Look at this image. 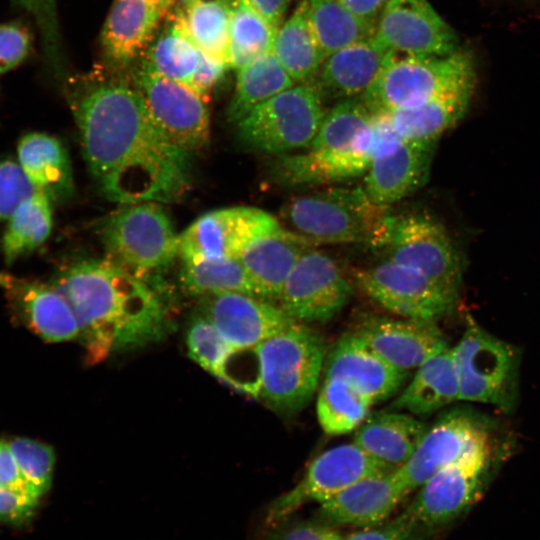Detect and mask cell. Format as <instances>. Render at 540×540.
I'll list each match as a JSON object with an SVG mask.
<instances>
[{"instance_id": "cell-49", "label": "cell", "mask_w": 540, "mask_h": 540, "mask_svg": "<svg viewBox=\"0 0 540 540\" xmlns=\"http://www.w3.org/2000/svg\"><path fill=\"white\" fill-rule=\"evenodd\" d=\"M333 528L318 523L304 522L285 531L278 540H342Z\"/></svg>"}, {"instance_id": "cell-2", "label": "cell", "mask_w": 540, "mask_h": 540, "mask_svg": "<svg viewBox=\"0 0 540 540\" xmlns=\"http://www.w3.org/2000/svg\"><path fill=\"white\" fill-rule=\"evenodd\" d=\"M51 285L77 318L90 364L112 352L156 342L172 328L166 306L155 290L113 260L69 265L56 274Z\"/></svg>"}, {"instance_id": "cell-5", "label": "cell", "mask_w": 540, "mask_h": 540, "mask_svg": "<svg viewBox=\"0 0 540 540\" xmlns=\"http://www.w3.org/2000/svg\"><path fill=\"white\" fill-rule=\"evenodd\" d=\"M474 71L467 49L446 56L391 52L361 99L371 113H392L420 105Z\"/></svg>"}, {"instance_id": "cell-53", "label": "cell", "mask_w": 540, "mask_h": 540, "mask_svg": "<svg viewBox=\"0 0 540 540\" xmlns=\"http://www.w3.org/2000/svg\"><path fill=\"white\" fill-rule=\"evenodd\" d=\"M160 8L167 16L186 0H149Z\"/></svg>"}, {"instance_id": "cell-13", "label": "cell", "mask_w": 540, "mask_h": 540, "mask_svg": "<svg viewBox=\"0 0 540 540\" xmlns=\"http://www.w3.org/2000/svg\"><path fill=\"white\" fill-rule=\"evenodd\" d=\"M352 293L335 260L311 248L291 271L278 303L297 322H325L343 309Z\"/></svg>"}, {"instance_id": "cell-12", "label": "cell", "mask_w": 540, "mask_h": 540, "mask_svg": "<svg viewBox=\"0 0 540 540\" xmlns=\"http://www.w3.org/2000/svg\"><path fill=\"white\" fill-rule=\"evenodd\" d=\"M133 87L155 124L172 142L189 153L206 144L209 112L205 99L195 91L142 66L133 74Z\"/></svg>"}, {"instance_id": "cell-20", "label": "cell", "mask_w": 540, "mask_h": 540, "mask_svg": "<svg viewBox=\"0 0 540 540\" xmlns=\"http://www.w3.org/2000/svg\"><path fill=\"white\" fill-rule=\"evenodd\" d=\"M392 367L408 372L449 349L435 320L390 317L367 319L355 333Z\"/></svg>"}, {"instance_id": "cell-14", "label": "cell", "mask_w": 540, "mask_h": 540, "mask_svg": "<svg viewBox=\"0 0 540 540\" xmlns=\"http://www.w3.org/2000/svg\"><path fill=\"white\" fill-rule=\"evenodd\" d=\"M280 227L276 218L254 207L213 210L179 235L178 255L188 263L238 258L251 240Z\"/></svg>"}, {"instance_id": "cell-41", "label": "cell", "mask_w": 540, "mask_h": 540, "mask_svg": "<svg viewBox=\"0 0 540 540\" xmlns=\"http://www.w3.org/2000/svg\"><path fill=\"white\" fill-rule=\"evenodd\" d=\"M185 339L189 357L219 377L234 348L224 340L213 322L200 309L190 318Z\"/></svg>"}, {"instance_id": "cell-50", "label": "cell", "mask_w": 540, "mask_h": 540, "mask_svg": "<svg viewBox=\"0 0 540 540\" xmlns=\"http://www.w3.org/2000/svg\"><path fill=\"white\" fill-rule=\"evenodd\" d=\"M258 13L273 27L278 29L289 6L290 0H241Z\"/></svg>"}, {"instance_id": "cell-21", "label": "cell", "mask_w": 540, "mask_h": 540, "mask_svg": "<svg viewBox=\"0 0 540 540\" xmlns=\"http://www.w3.org/2000/svg\"><path fill=\"white\" fill-rule=\"evenodd\" d=\"M0 287L12 312L43 340L56 343L80 336L73 310L52 285L0 272Z\"/></svg>"}, {"instance_id": "cell-37", "label": "cell", "mask_w": 540, "mask_h": 540, "mask_svg": "<svg viewBox=\"0 0 540 540\" xmlns=\"http://www.w3.org/2000/svg\"><path fill=\"white\" fill-rule=\"evenodd\" d=\"M52 229L50 198L36 191L15 210L9 218L2 238V252L6 264L30 253L43 244Z\"/></svg>"}, {"instance_id": "cell-36", "label": "cell", "mask_w": 540, "mask_h": 540, "mask_svg": "<svg viewBox=\"0 0 540 540\" xmlns=\"http://www.w3.org/2000/svg\"><path fill=\"white\" fill-rule=\"evenodd\" d=\"M180 282L193 296L238 292L265 299L261 288L238 258L184 262Z\"/></svg>"}, {"instance_id": "cell-46", "label": "cell", "mask_w": 540, "mask_h": 540, "mask_svg": "<svg viewBox=\"0 0 540 540\" xmlns=\"http://www.w3.org/2000/svg\"><path fill=\"white\" fill-rule=\"evenodd\" d=\"M38 501L0 487V520L13 525L28 522Z\"/></svg>"}, {"instance_id": "cell-25", "label": "cell", "mask_w": 540, "mask_h": 540, "mask_svg": "<svg viewBox=\"0 0 540 540\" xmlns=\"http://www.w3.org/2000/svg\"><path fill=\"white\" fill-rule=\"evenodd\" d=\"M390 53L373 37L352 43L327 56L311 83L323 100L362 97Z\"/></svg>"}, {"instance_id": "cell-40", "label": "cell", "mask_w": 540, "mask_h": 540, "mask_svg": "<svg viewBox=\"0 0 540 540\" xmlns=\"http://www.w3.org/2000/svg\"><path fill=\"white\" fill-rule=\"evenodd\" d=\"M229 68L240 69L272 51L278 29L241 0H229Z\"/></svg>"}, {"instance_id": "cell-11", "label": "cell", "mask_w": 540, "mask_h": 540, "mask_svg": "<svg viewBox=\"0 0 540 540\" xmlns=\"http://www.w3.org/2000/svg\"><path fill=\"white\" fill-rule=\"evenodd\" d=\"M494 424L468 407L443 412L428 427L409 461L396 470L408 492L420 487L442 468L494 437Z\"/></svg>"}, {"instance_id": "cell-51", "label": "cell", "mask_w": 540, "mask_h": 540, "mask_svg": "<svg viewBox=\"0 0 540 540\" xmlns=\"http://www.w3.org/2000/svg\"><path fill=\"white\" fill-rule=\"evenodd\" d=\"M358 18L377 25L380 13L387 0H340Z\"/></svg>"}, {"instance_id": "cell-32", "label": "cell", "mask_w": 540, "mask_h": 540, "mask_svg": "<svg viewBox=\"0 0 540 540\" xmlns=\"http://www.w3.org/2000/svg\"><path fill=\"white\" fill-rule=\"evenodd\" d=\"M18 159L31 183L50 199L61 198L71 192L68 155L57 138L40 132L25 135L18 144Z\"/></svg>"}, {"instance_id": "cell-4", "label": "cell", "mask_w": 540, "mask_h": 540, "mask_svg": "<svg viewBox=\"0 0 540 540\" xmlns=\"http://www.w3.org/2000/svg\"><path fill=\"white\" fill-rule=\"evenodd\" d=\"M258 366L256 398L275 412L292 415L312 399L323 367L324 344L296 322L254 347Z\"/></svg>"}, {"instance_id": "cell-26", "label": "cell", "mask_w": 540, "mask_h": 540, "mask_svg": "<svg viewBox=\"0 0 540 540\" xmlns=\"http://www.w3.org/2000/svg\"><path fill=\"white\" fill-rule=\"evenodd\" d=\"M167 15L149 0H113L101 30V46L108 63L129 66L147 49Z\"/></svg>"}, {"instance_id": "cell-8", "label": "cell", "mask_w": 540, "mask_h": 540, "mask_svg": "<svg viewBox=\"0 0 540 540\" xmlns=\"http://www.w3.org/2000/svg\"><path fill=\"white\" fill-rule=\"evenodd\" d=\"M326 111L311 82L295 84L251 109L237 123L240 139L272 154L306 149L316 136Z\"/></svg>"}, {"instance_id": "cell-23", "label": "cell", "mask_w": 540, "mask_h": 540, "mask_svg": "<svg viewBox=\"0 0 540 540\" xmlns=\"http://www.w3.org/2000/svg\"><path fill=\"white\" fill-rule=\"evenodd\" d=\"M407 375L384 361L355 334L342 337L325 363V378L345 382L373 404L393 396Z\"/></svg>"}, {"instance_id": "cell-6", "label": "cell", "mask_w": 540, "mask_h": 540, "mask_svg": "<svg viewBox=\"0 0 540 540\" xmlns=\"http://www.w3.org/2000/svg\"><path fill=\"white\" fill-rule=\"evenodd\" d=\"M495 436L442 468L420 486L401 517L415 528L444 525L472 506L482 495L505 455Z\"/></svg>"}, {"instance_id": "cell-15", "label": "cell", "mask_w": 540, "mask_h": 540, "mask_svg": "<svg viewBox=\"0 0 540 540\" xmlns=\"http://www.w3.org/2000/svg\"><path fill=\"white\" fill-rule=\"evenodd\" d=\"M352 274L364 294L401 317L436 320L456 302L420 272L387 259Z\"/></svg>"}, {"instance_id": "cell-19", "label": "cell", "mask_w": 540, "mask_h": 540, "mask_svg": "<svg viewBox=\"0 0 540 540\" xmlns=\"http://www.w3.org/2000/svg\"><path fill=\"white\" fill-rule=\"evenodd\" d=\"M200 310L234 349L255 347L297 322L279 305L238 292L204 295Z\"/></svg>"}, {"instance_id": "cell-47", "label": "cell", "mask_w": 540, "mask_h": 540, "mask_svg": "<svg viewBox=\"0 0 540 540\" xmlns=\"http://www.w3.org/2000/svg\"><path fill=\"white\" fill-rule=\"evenodd\" d=\"M228 68V65L223 61L202 52L200 64L190 88L203 99L207 98Z\"/></svg>"}, {"instance_id": "cell-39", "label": "cell", "mask_w": 540, "mask_h": 540, "mask_svg": "<svg viewBox=\"0 0 540 540\" xmlns=\"http://www.w3.org/2000/svg\"><path fill=\"white\" fill-rule=\"evenodd\" d=\"M373 403L345 382L325 378L317 397V418L329 435L351 432L366 419Z\"/></svg>"}, {"instance_id": "cell-3", "label": "cell", "mask_w": 540, "mask_h": 540, "mask_svg": "<svg viewBox=\"0 0 540 540\" xmlns=\"http://www.w3.org/2000/svg\"><path fill=\"white\" fill-rule=\"evenodd\" d=\"M281 218L288 230L316 245L365 243L381 248L391 216L363 187H333L291 198Z\"/></svg>"}, {"instance_id": "cell-16", "label": "cell", "mask_w": 540, "mask_h": 540, "mask_svg": "<svg viewBox=\"0 0 540 540\" xmlns=\"http://www.w3.org/2000/svg\"><path fill=\"white\" fill-rule=\"evenodd\" d=\"M386 472L393 471L355 443L332 447L314 458L299 482L272 503L268 519L277 522L306 503L320 504L362 478Z\"/></svg>"}, {"instance_id": "cell-28", "label": "cell", "mask_w": 540, "mask_h": 540, "mask_svg": "<svg viewBox=\"0 0 540 540\" xmlns=\"http://www.w3.org/2000/svg\"><path fill=\"white\" fill-rule=\"evenodd\" d=\"M426 429L414 416L376 413L358 427L353 443L388 470L396 471L412 457Z\"/></svg>"}, {"instance_id": "cell-30", "label": "cell", "mask_w": 540, "mask_h": 540, "mask_svg": "<svg viewBox=\"0 0 540 540\" xmlns=\"http://www.w3.org/2000/svg\"><path fill=\"white\" fill-rule=\"evenodd\" d=\"M459 399V382L452 349H448L417 368V371L391 410H407L429 415Z\"/></svg>"}, {"instance_id": "cell-1", "label": "cell", "mask_w": 540, "mask_h": 540, "mask_svg": "<svg viewBox=\"0 0 540 540\" xmlns=\"http://www.w3.org/2000/svg\"><path fill=\"white\" fill-rule=\"evenodd\" d=\"M69 95L86 164L108 200L167 202L184 192L190 153L158 128L133 86L108 81Z\"/></svg>"}, {"instance_id": "cell-7", "label": "cell", "mask_w": 540, "mask_h": 540, "mask_svg": "<svg viewBox=\"0 0 540 540\" xmlns=\"http://www.w3.org/2000/svg\"><path fill=\"white\" fill-rule=\"evenodd\" d=\"M452 351L459 399L492 404L505 412L516 407L520 353L515 346L469 320Z\"/></svg>"}, {"instance_id": "cell-43", "label": "cell", "mask_w": 540, "mask_h": 540, "mask_svg": "<svg viewBox=\"0 0 540 540\" xmlns=\"http://www.w3.org/2000/svg\"><path fill=\"white\" fill-rule=\"evenodd\" d=\"M36 191L20 164L0 161V222L9 219L15 210Z\"/></svg>"}, {"instance_id": "cell-31", "label": "cell", "mask_w": 540, "mask_h": 540, "mask_svg": "<svg viewBox=\"0 0 540 540\" xmlns=\"http://www.w3.org/2000/svg\"><path fill=\"white\" fill-rule=\"evenodd\" d=\"M272 52L296 84L311 82L316 76L326 57L304 0L278 28Z\"/></svg>"}, {"instance_id": "cell-42", "label": "cell", "mask_w": 540, "mask_h": 540, "mask_svg": "<svg viewBox=\"0 0 540 540\" xmlns=\"http://www.w3.org/2000/svg\"><path fill=\"white\" fill-rule=\"evenodd\" d=\"M8 444L24 478L41 498L52 482L55 463L52 447L23 437L10 439Z\"/></svg>"}, {"instance_id": "cell-34", "label": "cell", "mask_w": 540, "mask_h": 540, "mask_svg": "<svg viewBox=\"0 0 540 540\" xmlns=\"http://www.w3.org/2000/svg\"><path fill=\"white\" fill-rule=\"evenodd\" d=\"M295 84L272 51L259 56L237 70L227 119L237 123L251 109Z\"/></svg>"}, {"instance_id": "cell-44", "label": "cell", "mask_w": 540, "mask_h": 540, "mask_svg": "<svg viewBox=\"0 0 540 540\" xmlns=\"http://www.w3.org/2000/svg\"><path fill=\"white\" fill-rule=\"evenodd\" d=\"M31 44V35L22 24H0V74L9 72L24 62Z\"/></svg>"}, {"instance_id": "cell-9", "label": "cell", "mask_w": 540, "mask_h": 540, "mask_svg": "<svg viewBox=\"0 0 540 540\" xmlns=\"http://www.w3.org/2000/svg\"><path fill=\"white\" fill-rule=\"evenodd\" d=\"M381 248H384L387 260L420 272L457 300L462 263L444 228L436 220L422 213L391 216Z\"/></svg>"}, {"instance_id": "cell-22", "label": "cell", "mask_w": 540, "mask_h": 540, "mask_svg": "<svg viewBox=\"0 0 540 540\" xmlns=\"http://www.w3.org/2000/svg\"><path fill=\"white\" fill-rule=\"evenodd\" d=\"M436 141L403 139L375 156L370 163L364 190L377 205H390L411 195L429 176Z\"/></svg>"}, {"instance_id": "cell-10", "label": "cell", "mask_w": 540, "mask_h": 540, "mask_svg": "<svg viewBox=\"0 0 540 540\" xmlns=\"http://www.w3.org/2000/svg\"><path fill=\"white\" fill-rule=\"evenodd\" d=\"M178 237L168 215L154 202L120 210L103 228L113 261L141 277L173 261L178 255Z\"/></svg>"}, {"instance_id": "cell-17", "label": "cell", "mask_w": 540, "mask_h": 540, "mask_svg": "<svg viewBox=\"0 0 540 540\" xmlns=\"http://www.w3.org/2000/svg\"><path fill=\"white\" fill-rule=\"evenodd\" d=\"M374 40L395 53L446 56L458 39L427 0H387L377 21Z\"/></svg>"}, {"instance_id": "cell-38", "label": "cell", "mask_w": 540, "mask_h": 540, "mask_svg": "<svg viewBox=\"0 0 540 540\" xmlns=\"http://www.w3.org/2000/svg\"><path fill=\"white\" fill-rule=\"evenodd\" d=\"M325 57L374 36L376 25L350 12L340 0H304Z\"/></svg>"}, {"instance_id": "cell-45", "label": "cell", "mask_w": 540, "mask_h": 540, "mask_svg": "<svg viewBox=\"0 0 540 540\" xmlns=\"http://www.w3.org/2000/svg\"><path fill=\"white\" fill-rule=\"evenodd\" d=\"M0 487L39 502L40 498L24 478L5 440H0Z\"/></svg>"}, {"instance_id": "cell-52", "label": "cell", "mask_w": 540, "mask_h": 540, "mask_svg": "<svg viewBox=\"0 0 540 540\" xmlns=\"http://www.w3.org/2000/svg\"><path fill=\"white\" fill-rule=\"evenodd\" d=\"M28 14H38L51 7L56 0H13Z\"/></svg>"}, {"instance_id": "cell-24", "label": "cell", "mask_w": 540, "mask_h": 540, "mask_svg": "<svg viewBox=\"0 0 540 540\" xmlns=\"http://www.w3.org/2000/svg\"><path fill=\"white\" fill-rule=\"evenodd\" d=\"M408 493L395 471L376 474L360 479L320 503V512L336 524L377 526Z\"/></svg>"}, {"instance_id": "cell-18", "label": "cell", "mask_w": 540, "mask_h": 540, "mask_svg": "<svg viewBox=\"0 0 540 540\" xmlns=\"http://www.w3.org/2000/svg\"><path fill=\"white\" fill-rule=\"evenodd\" d=\"M384 140L371 120L354 143L347 147L313 150L281 156L276 176L284 185L305 186L340 182L366 173Z\"/></svg>"}, {"instance_id": "cell-27", "label": "cell", "mask_w": 540, "mask_h": 540, "mask_svg": "<svg viewBox=\"0 0 540 540\" xmlns=\"http://www.w3.org/2000/svg\"><path fill=\"white\" fill-rule=\"evenodd\" d=\"M316 246L309 239L280 227L251 240L238 259L270 302H278L298 260Z\"/></svg>"}, {"instance_id": "cell-33", "label": "cell", "mask_w": 540, "mask_h": 540, "mask_svg": "<svg viewBox=\"0 0 540 540\" xmlns=\"http://www.w3.org/2000/svg\"><path fill=\"white\" fill-rule=\"evenodd\" d=\"M170 15L203 53L229 67V0H186Z\"/></svg>"}, {"instance_id": "cell-29", "label": "cell", "mask_w": 540, "mask_h": 540, "mask_svg": "<svg viewBox=\"0 0 540 540\" xmlns=\"http://www.w3.org/2000/svg\"><path fill=\"white\" fill-rule=\"evenodd\" d=\"M475 85V71L415 107L394 111V126L403 139L437 141L465 113Z\"/></svg>"}, {"instance_id": "cell-48", "label": "cell", "mask_w": 540, "mask_h": 540, "mask_svg": "<svg viewBox=\"0 0 540 540\" xmlns=\"http://www.w3.org/2000/svg\"><path fill=\"white\" fill-rule=\"evenodd\" d=\"M377 526L365 527L343 537L342 540H420L415 533V527L402 518L389 525Z\"/></svg>"}, {"instance_id": "cell-35", "label": "cell", "mask_w": 540, "mask_h": 540, "mask_svg": "<svg viewBox=\"0 0 540 540\" xmlns=\"http://www.w3.org/2000/svg\"><path fill=\"white\" fill-rule=\"evenodd\" d=\"M163 30L145 50L141 66L190 88L202 51L172 15Z\"/></svg>"}]
</instances>
